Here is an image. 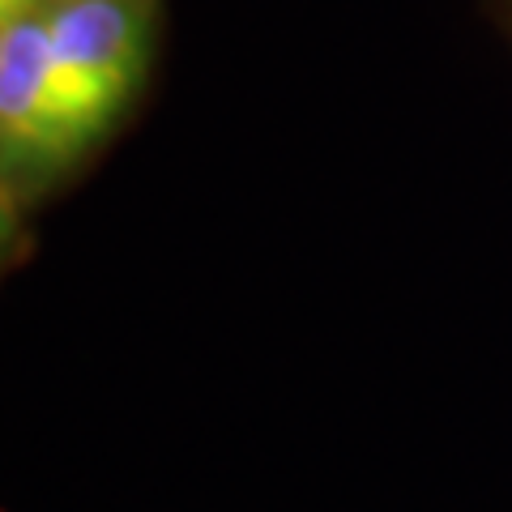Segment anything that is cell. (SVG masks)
I'll return each mask as SVG.
<instances>
[{"instance_id":"7a4b0ae2","label":"cell","mask_w":512,"mask_h":512,"mask_svg":"<svg viewBox=\"0 0 512 512\" xmlns=\"http://www.w3.org/2000/svg\"><path fill=\"white\" fill-rule=\"evenodd\" d=\"M64 77L107 111H124L150 69L154 0H39Z\"/></svg>"},{"instance_id":"6da1fadb","label":"cell","mask_w":512,"mask_h":512,"mask_svg":"<svg viewBox=\"0 0 512 512\" xmlns=\"http://www.w3.org/2000/svg\"><path fill=\"white\" fill-rule=\"evenodd\" d=\"M116 111L64 77L39 5L0 30V180L35 188L94 146Z\"/></svg>"},{"instance_id":"3957f363","label":"cell","mask_w":512,"mask_h":512,"mask_svg":"<svg viewBox=\"0 0 512 512\" xmlns=\"http://www.w3.org/2000/svg\"><path fill=\"white\" fill-rule=\"evenodd\" d=\"M13 239V188L0 180V248Z\"/></svg>"},{"instance_id":"277c9868","label":"cell","mask_w":512,"mask_h":512,"mask_svg":"<svg viewBox=\"0 0 512 512\" xmlns=\"http://www.w3.org/2000/svg\"><path fill=\"white\" fill-rule=\"evenodd\" d=\"M30 5H39V0H0V30L18 18V13H26Z\"/></svg>"},{"instance_id":"5b68a950","label":"cell","mask_w":512,"mask_h":512,"mask_svg":"<svg viewBox=\"0 0 512 512\" xmlns=\"http://www.w3.org/2000/svg\"><path fill=\"white\" fill-rule=\"evenodd\" d=\"M500 9H504V18H508V26H512V0H500Z\"/></svg>"}]
</instances>
